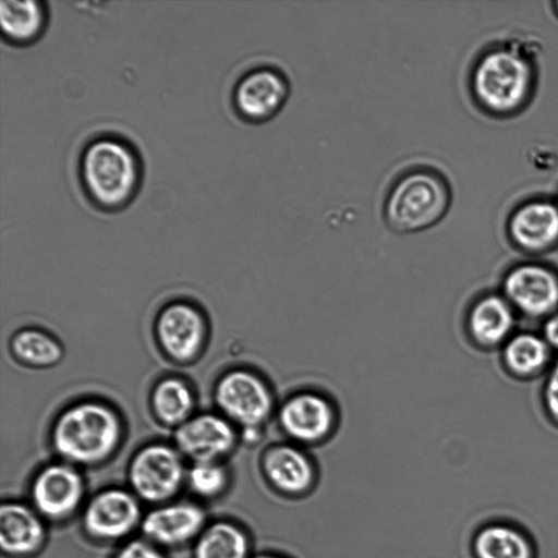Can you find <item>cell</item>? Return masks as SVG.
Returning a JSON list of instances; mask_svg holds the SVG:
<instances>
[{"instance_id": "6da1fadb", "label": "cell", "mask_w": 558, "mask_h": 558, "mask_svg": "<svg viewBox=\"0 0 558 558\" xmlns=\"http://www.w3.org/2000/svg\"><path fill=\"white\" fill-rule=\"evenodd\" d=\"M124 426L119 412L100 400H81L53 420L49 444L56 459L82 470L109 462L119 451Z\"/></svg>"}, {"instance_id": "7a4b0ae2", "label": "cell", "mask_w": 558, "mask_h": 558, "mask_svg": "<svg viewBox=\"0 0 558 558\" xmlns=\"http://www.w3.org/2000/svg\"><path fill=\"white\" fill-rule=\"evenodd\" d=\"M452 199L446 174L427 163L410 165L396 173L383 199L386 226L398 233L417 232L438 223Z\"/></svg>"}, {"instance_id": "3957f363", "label": "cell", "mask_w": 558, "mask_h": 558, "mask_svg": "<svg viewBox=\"0 0 558 558\" xmlns=\"http://www.w3.org/2000/svg\"><path fill=\"white\" fill-rule=\"evenodd\" d=\"M82 186L98 208L117 210L126 206L141 183V162L129 142L112 135L89 141L80 157Z\"/></svg>"}, {"instance_id": "277c9868", "label": "cell", "mask_w": 558, "mask_h": 558, "mask_svg": "<svg viewBox=\"0 0 558 558\" xmlns=\"http://www.w3.org/2000/svg\"><path fill=\"white\" fill-rule=\"evenodd\" d=\"M532 62L515 47L501 46L483 53L470 75L476 102L495 114L518 111L533 89Z\"/></svg>"}, {"instance_id": "5b68a950", "label": "cell", "mask_w": 558, "mask_h": 558, "mask_svg": "<svg viewBox=\"0 0 558 558\" xmlns=\"http://www.w3.org/2000/svg\"><path fill=\"white\" fill-rule=\"evenodd\" d=\"M213 395L219 413L239 429L241 440L251 445L259 439L262 427L278 407L268 380L248 367H234L221 374Z\"/></svg>"}, {"instance_id": "8992f818", "label": "cell", "mask_w": 558, "mask_h": 558, "mask_svg": "<svg viewBox=\"0 0 558 558\" xmlns=\"http://www.w3.org/2000/svg\"><path fill=\"white\" fill-rule=\"evenodd\" d=\"M145 506L124 485L89 494L77 518L81 535L97 546L120 545L140 536Z\"/></svg>"}, {"instance_id": "52a82bcc", "label": "cell", "mask_w": 558, "mask_h": 558, "mask_svg": "<svg viewBox=\"0 0 558 558\" xmlns=\"http://www.w3.org/2000/svg\"><path fill=\"white\" fill-rule=\"evenodd\" d=\"M189 462L173 444L153 441L141 446L129 459L125 486L145 507L181 497Z\"/></svg>"}, {"instance_id": "ba28073f", "label": "cell", "mask_w": 558, "mask_h": 558, "mask_svg": "<svg viewBox=\"0 0 558 558\" xmlns=\"http://www.w3.org/2000/svg\"><path fill=\"white\" fill-rule=\"evenodd\" d=\"M88 496L84 470L56 459L32 474L25 500L49 525H63L78 518Z\"/></svg>"}, {"instance_id": "9c48e42d", "label": "cell", "mask_w": 558, "mask_h": 558, "mask_svg": "<svg viewBox=\"0 0 558 558\" xmlns=\"http://www.w3.org/2000/svg\"><path fill=\"white\" fill-rule=\"evenodd\" d=\"M521 319L542 324L558 310V268L527 258L510 265L499 289Z\"/></svg>"}, {"instance_id": "30bf717a", "label": "cell", "mask_w": 558, "mask_h": 558, "mask_svg": "<svg viewBox=\"0 0 558 558\" xmlns=\"http://www.w3.org/2000/svg\"><path fill=\"white\" fill-rule=\"evenodd\" d=\"M275 415L286 439L307 449L327 442L338 425L336 404L316 390L289 395L278 404Z\"/></svg>"}, {"instance_id": "8fae6325", "label": "cell", "mask_w": 558, "mask_h": 558, "mask_svg": "<svg viewBox=\"0 0 558 558\" xmlns=\"http://www.w3.org/2000/svg\"><path fill=\"white\" fill-rule=\"evenodd\" d=\"M290 92V78L283 69L274 63H260L243 72L236 80L231 101L243 121L260 124L280 112Z\"/></svg>"}, {"instance_id": "7c38bea8", "label": "cell", "mask_w": 558, "mask_h": 558, "mask_svg": "<svg viewBox=\"0 0 558 558\" xmlns=\"http://www.w3.org/2000/svg\"><path fill=\"white\" fill-rule=\"evenodd\" d=\"M209 519L204 504L179 497L148 507L140 536L167 553L190 548Z\"/></svg>"}, {"instance_id": "4fadbf2b", "label": "cell", "mask_w": 558, "mask_h": 558, "mask_svg": "<svg viewBox=\"0 0 558 558\" xmlns=\"http://www.w3.org/2000/svg\"><path fill=\"white\" fill-rule=\"evenodd\" d=\"M266 483L277 493L301 497L311 493L318 480V468L311 450L284 440L266 446L257 458Z\"/></svg>"}, {"instance_id": "5bb4252c", "label": "cell", "mask_w": 558, "mask_h": 558, "mask_svg": "<svg viewBox=\"0 0 558 558\" xmlns=\"http://www.w3.org/2000/svg\"><path fill=\"white\" fill-rule=\"evenodd\" d=\"M240 441L239 429L219 412L195 414L173 433V445L189 463L226 461Z\"/></svg>"}, {"instance_id": "9a60e30c", "label": "cell", "mask_w": 558, "mask_h": 558, "mask_svg": "<svg viewBox=\"0 0 558 558\" xmlns=\"http://www.w3.org/2000/svg\"><path fill=\"white\" fill-rule=\"evenodd\" d=\"M155 336L168 359L186 364L198 357L204 349L207 323L195 305L185 301H173L157 314Z\"/></svg>"}, {"instance_id": "2e32d148", "label": "cell", "mask_w": 558, "mask_h": 558, "mask_svg": "<svg viewBox=\"0 0 558 558\" xmlns=\"http://www.w3.org/2000/svg\"><path fill=\"white\" fill-rule=\"evenodd\" d=\"M513 307L499 290L476 295L464 315V331L471 344L481 351L499 350L518 330Z\"/></svg>"}, {"instance_id": "e0dca14e", "label": "cell", "mask_w": 558, "mask_h": 558, "mask_svg": "<svg viewBox=\"0 0 558 558\" xmlns=\"http://www.w3.org/2000/svg\"><path fill=\"white\" fill-rule=\"evenodd\" d=\"M48 522L26 501L3 499L0 505V549L5 558H35L49 539Z\"/></svg>"}, {"instance_id": "ac0fdd59", "label": "cell", "mask_w": 558, "mask_h": 558, "mask_svg": "<svg viewBox=\"0 0 558 558\" xmlns=\"http://www.w3.org/2000/svg\"><path fill=\"white\" fill-rule=\"evenodd\" d=\"M507 234L511 244L529 258H539L558 247V203L533 199L511 214Z\"/></svg>"}, {"instance_id": "d6986e66", "label": "cell", "mask_w": 558, "mask_h": 558, "mask_svg": "<svg viewBox=\"0 0 558 558\" xmlns=\"http://www.w3.org/2000/svg\"><path fill=\"white\" fill-rule=\"evenodd\" d=\"M506 375L531 381L543 378L557 357L539 330H517L498 350Z\"/></svg>"}, {"instance_id": "ffe728a7", "label": "cell", "mask_w": 558, "mask_h": 558, "mask_svg": "<svg viewBox=\"0 0 558 558\" xmlns=\"http://www.w3.org/2000/svg\"><path fill=\"white\" fill-rule=\"evenodd\" d=\"M190 550L191 558H252L255 554L248 529L232 515L209 519Z\"/></svg>"}, {"instance_id": "44dd1931", "label": "cell", "mask_w": 558, "mask_h": 558, "mask_svg": "<svg viewBox=\"0 0 558 558\" xmlns=\"http://www.w3.org/2000/svg\"><path fill=\"white\" fill-rule=\"evenodd\" d=\"M194 408L195 395L185 379L166 376L154 385L150 409L161 424L177 428L194 415Z\"/></svg>"}, {"instance_id": "7402d4cb", "label": "cell", "mask_w": 558, "mask_h": 558, "mask_svg": "<svg viewBox=\"0 0 558 558\" xmlns=\"http://www.w3.org/2000/svg\"><path fill=\"white\" fill-rule=\"evenodd\" d=\"M46 9L38 0L0 1L2 35L13 44H29L44 31Z\"/></svg>"}, {"instance_id": "603a6c76", "label": "cell", "mask_w": 558, "mask_h": 558, "mask_svg": "<svg viewBox=\"0 0 558 558\" xmlns=\"http://www.w3.org/2000/svg\"><path fill=\"white\" fill-rule=\"evenodd\" d=\"M233 484L234 475L226 461L189 463L185 490L204 505L226 498Z\"/></svg>"}, {"instance_id": "cb8c5ba5", "label": "cell", "mask_w": 558, "mask_h": 558, "mask_svg": "<svg viewBox=\"0 0 558 558\" xmlns=\"http://www.w3.org/2000/svg\"><path fill=\"white\" fill-rule=\"evenodd\" d=\"M10 350L20 363L35 368L52 367L63 356L59 341L48 332L34 327L17 330L10 340Z\"/></svg>"}, {"instance_id": "d4e9b609", "label": "cell", "mask_w": 558, "mask_h": 558, "mask_svg": "<svg viewBox=\"0 0 558 558\" xmlns=\"http://www.w3.org/2000/svg\"><path fill=\"white\" fill-rule=\"evenodd\" d=\"M475 550L480 558H529L525 541L514 531L493 526L478 534Z\"/></svg>"}, {"instance_id": "484cf974", "label": "cell", "mask_w": 558, "mask_h": 558, "mask_svg": "<svg viewBox=\"0 0 558 558\" xmlns=\"http://www.w3.org/2000/svg\"><path fill=\"white\" fill-rule=\"evenodd\" d=\"M539 396L546 418L558 428V356L543 377Z\"/></svg>"}, {"instance_id": "4316f807", "label": "cell", "mask_w": 558, "mask_h": 558, "mask_svg": "<svg viewBox=\"0 0 558 558\" xmlns=\"http://www.w3.org/2000/svg\"><path fill=\"white\" fill-rule=\"evenodd\" d=\"M109 558H169L168 553L137 536L114 548Z\"/></svg>"}, {"instance_id": "83f0119b", "label": "cell", "mask_w": 558, "mask_h": 558, "mask_svg": "<svg viewBox=\"0 0 558 558\" xmlns=\"http://www.w3.org/2000/svg\"><path fill=\"white\" fill-rule=\"evenodd\" d=\"M539 331L558 356V310L541 324Z\"/></svg>"}, {"instance_id": "f1b7e54d", "label": "cell", "mask_w": 558, "mask_h": 558, "mask_svg": "<svg viewBox=\"0 0 558 558\" xmlns=\"http://www.w3.org/2000/svg\"><path fill=\"white\" fill-rule=\"evenodd\" d=\"M252 558H289L274 551H256Z\"/></svg>"}, {"instance_id": "f546056e", "label": "cell", "mask_w": 558, "mask_h": 558, "mask_svg": "<svg viewBox=\"0 0 558 558\" xmlns=\"http://www.w3.org/2000/svg\"><path fill=\"white\" fill-rule=\"evenodd\" d=\"M554 5H555V12L557 13L558 15V1L554 2Z\"/></svg>"}]
</instances>
